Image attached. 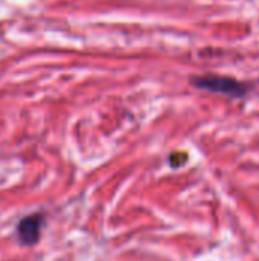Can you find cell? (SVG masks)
<instances>
[{
  "label": "cell",
  "instance_id": "obj_1",
  "mask_svg": "<svg viewBox=\"0 0 259 261\" xmlns=\"http://www.w3.org/2000/svg\"><path fill=\"white\" fill-rule=\"evenodd\" d=\"M192 86L206 90L211 93H220L226 95L231 98H244L250 87L246 83H241L232 76H223V75H202V76H194L191 80Z\"/></svg>",
  "mask_w": 259,
  "mask_h": 261
},
{
  "label": "cell",
  "instance_id": "obj_3",
  "mask_svg": "<svg viewBox=\"0 0 259 261\" xmlns=\"http://www.w3.org/2000/svg\"><path fill=\"white\" fill-rule=\"evenodd\" d=\"M188 162V154L186 153H182V151H176L169 156V165L172 168H179L182 165H185Z\"/></svg>",
  "mask_w": 259,
  "mask_h": 261
},
{
  "label": "cell",
  "instance_id": "obj_2",
  "mask_svg": "<svg viewBox=\"0 0 259 261\" xmlns=\"http://www.w3.org/2000/svg\"><path fill=\"white\" fill-rule=\"evenodd\" d=\"M46 223V216L43 213H34L31 216L23 217L15 229L17 240L23 246H34L38 243L41 237V231Z\"/></svg>",
  "mask_w": 259,
  "mask_h": 261
}]
</instances>
